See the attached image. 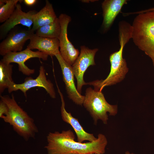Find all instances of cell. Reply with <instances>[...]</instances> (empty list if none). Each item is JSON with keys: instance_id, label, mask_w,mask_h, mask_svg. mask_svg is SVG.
Returning <instances> with one entry per match:
<instances>
[{"instance_id": "obj_1", "label": "cell", "mask_w": 154, "mask_h": 154, "mask_svg": "<svg viewBox=\"0 0 154 154\" xmlns=\"http://www.w3.org/2000/svg\"><path fill=\"white\" fill-rule=\"evenodd\" d=\"M45 146L48 154H66L73 153L87 154L92 153L103 154L107 144L105 136L99 134L96 140L85 143L75 141V137L70 129L50 132L47 136Z\"/></svg>"}, {"instance_id": "obj_2", "label": "cell", "mask_w": 154, "mask_h": 154, "mask_svg": "<svg viewBox=\"0 0 154 154\" xmlns=\"http://www.w3.org/2000/svg\"><path fill=\"white\" fill-rule=\"evenodd\" d=\"M1 100L5 102L8 111L2 119L12 126L17 133L26 141L35 137L38 132L34 120L17 104L13 94L10 97L8 95H0Z\"/></svg>"}, {"instance_id": "obj_3", "label": "cell", "mask_w": 154, "mask_h": 154, "mask_svg": "<svg viewBox=\"0 0 154 154\" xmlns=\"http://www.w3.org/2000/svg\"><path fill=\"white\" fill-rule=\"evenodd\" d=\"M138 13L131 25V38L151 59L154 66V11Z\"/></svg>"}, {"instance_id": "obj_4", "label": "cell", "mask_w": 154, "mask_h": 154, "mask_svg": "<svg viewBox=\"0 0 154 154\" xmlns=\"http://www.w3.org/2000/svg\"><path fill=\"white\" fill-rule=\"evenodd\" d=\"M119 38L120 47L118 51L110 55L111 67L108 76L104 80H96L87 83V84L93 86L94 89L96 90L102 91L105 87L121 82L128 72L125 60L123 57V52L125 45L131 38V36L128 33L121 31L119 33Z\"/></svg>"}, {"instance_id": "obj_5", "label": "cell", "mask_w": 154, "mask_h": 154, "mask_svg": "<svg viewBox=\"0 0 154 154\" xmlns=\"http://www.w3.org/2000/svg\"><path fill=\"white\" fill-rule=\"evenodd\" d=\"M85 97L83 105L89 112L95 124L99 119L106 124L108 119L107 112L110 115L113 116L117 114V106L109 104L102 91L89 87L86 90Z\"/></svg>"}, {"instance_id": "obj_6", "label": "cell", "mask_w": 154, "mask_h": 154, "mask_svg": "<svg viewBox=\"0 0 154 154\" xmlns=\"http://www.w3.org/2000/svg\"><path fill=\"white\" fill-rule=\"evenodd\" d=\"M34 31L17 26L12 29L0 43V54L4 56L10 52L22 51L26 42L30 40Z\"/></svg>"}, {"instance_id": "obj_7", "label": "cell", "mask_w": 154, "mask_h": 154, "mask_svg": "<svg viewBox=\"0 0 154 154\" xmlns=\"http://www.w3.org/2000/svg\"><path fill=\"white\" fill-rule=\"evenodd\" d=\"M80 48L79 55L72 67L77 80V90L81 94L83 86L87 85L84 79V73L89 66L96 65L94 57L98 49H90L84 45Z\"/></svg>"}, {"instance_id": "obj_8", "label": "cell", "mask_w": 154, "mask_h": 154, "mask_svg": "<svg viewBox=\"0 0 154 154\" xmlns=\"http://www.w3.org/2000/svg\"><path fill=\"white\" fill-rule=\"evenodd\" d=\"M35 87L42 88L51 98H56V94L53 84L50 80L47 79L45 70L43 66H40L39 74L36 78L33 79L31 77H27L23 83L19 84L14 83L8 90L9 93L19 90L27 97V91Z\"/></svg>"}, {"instance_id": "obj_9", "label": "cell", "mask_w": 154, "mask_h": 154, "mask_svg": "<svg viewBox=\"0 0 154 154\" xmlns=\"http://www.w3.org/2000/svg\"><path fill=\"white\" fill-rule=\"evenodd\" d=\"M58 18L61 27V32L58 38L60 43V52L63 59L72 66L78 58L80 52L68 38L67 28L71 18L68 15L63 13L60 15Z\"/></svg>"}, {"instance_id": "obj_10", "label": "cell", "mask_w": 154, "mask_h": 154, "mask_svg": "<svg viewBox=\"0 0 154 154\" xmlns=\"http://www.w3.org/2000/svg\"><path fill=\"white\" fill-rule=\"evenodd\" d=\"M48 56L38 50L34 51L27 48L20 52H9L3 56L1 60L7 63L17 64L19 71L24 75L29 76L34 73L35 70L29 68L25 64V62L28 60L34 58H38L43 60H46Z\"/></svg>"}, {"instance_id": "obj_11", "label": "cell", "mask_w": 154, "mask_h": 154, "mask_svg": "<svg viewBox=\"0 0 154 154\" xmlns=\"http://www.w3.org/2000/svg\"><path fill=\"white\" fill-rule=\"evenodd\" d=\"M61 69L63 80L69 98L76 104L82 105L85 99V96L79 93L74 82V74L72 66L68 64L62 57L60 52L56 56Z\"/></svg>"}, {"instance_id": "obj_12", "label": "cell", "mask_w": 154, "mask_h": 154, "mask_svg": "<svg viewBox=\"0 0 154 154\" xmlns=\"http://www.w3.org/2000/svg\"><path fill=\"white\" fill-rule=\"evenodd\" d=\"M37 12L30 10L26 13L23 11L20 4H17L13 13L0 26V38L4 39L9 32L18 24H21L31 29L33 24V16Z\"/></svg>"}, {"instance_id": "obj_13", "label": "cell", "mask_w": 154, "mask_h": 154, "mask_svg": "<svg viewBox=\"0 0 154 154\" xmlns=\"http://www.w3.org/2000/svg\"><path fill=\"white\" fill-rule=\"evenodd\" d=\"M57 88L61 101L60 111L62 119L73 128L77 135V141L80 143H82L84 141L92 142L96 140L97 138L93 134L87 133L84 130L77 119L73 117L70 113L66 111L63 96L58 86Z\"/></svg>"}, {"instance_id": "obj_14", "label": "cell", "mask_w": 154, "mask_h": 154, "mask_svg": "<svg viewBox=\"0 0 154 154\" xmlns=\"http://www.w3.org/2000/svg\"><path fill=\"white\" fill-rule=\"evenodd\" d=\"M59 48L58 38L39 37L34 33L31 37L27 48L31 50L37 49L48 55L55 56L60 52Z\"/></svg>"}, {"instance_id": "obj_15", "label": "cell", "mask_w": 154, "mask_h": 154, "mask_svg": "<svg viewBox=\"0 0 154 154\" xmlns=\"http://www.w3.org/2000/svg\"><path fill=\"white\" fill-rule=\"evenodd\" d=\"M127 1L126 0H105L102 2V25L105 30L110 27L122 7L127 3Z\"/></svg>"}, {"instance_id": "obj_16", "label": "cell", "mask_w": 154, "mask_h": 154, "mask_svg": "<svg viewBox=\"0 0 154 154\" xmlns=\"http://www.w3.org/2000/svg\"><path fill=\"white\" fill-rule=\"evenodd\" d=\"M57 18L52 4L46 0L45 6L33 15L31 29L34 31H36L40 27L53 23Z\"/></svg>"}, {"instance_id": "obj_17", "label": "cell", "mask_w": 154, "mask_h": 154, "mask_svg": "<svg viewBox=\"0 0 154 154\" xmlns=\"http://www.w3.org/2000/svg\"><path fill=\"white\" fill-rule=\"evenodd\" d=\"M13 66L0 61V94L15 83L12 78Z\"/></svg>"}, {"instance_id": "obj_18", "label": "cell", "mask_w": 154, "mask_h": 154, "mask_svg": "<svg viewBox=\"0 0 154 154\" xmlns=\"http://www.w3.org/2000/svg\"><path fill=\"white\" fill-rule=\"evenodd\" d=\"M61 32V27L58 17L52 23L38 28L35 34L38 36L58 38Z\"/></svg>"}, {"instance_id": "obj_19", "label": "cell", "mask_w": 154, "mask_h": 154, "mask_svg": "<svg viewBox=\"0 0 154 154\" xmlns=\"http://www.w3.org/2000/svg\"><path fill=\"white\" fill-rule=\"evenodd\" d=\"M19 0H7L5 4L0 7V23H4L14 12Z\"/></svg>"}, {"instance_id": "obj_20", "label": "cell", "mask_w": 154, "mask_h": 154, "mask_svg": "<svg viewBox=\"0 0 154 154\" xmlns=\"http://www.w3.org/2000/svg\"><path fill=\"white\" fill-rule=\"evenodd\" d=\"M8 111V107L6 103L0 100V117L2 119L6 114Z\"/></svg>"}, {"instance_id": "obj_21", "label": "cell", "mask_w": 154, "mask_h": 154, "mask_svg": "<svg viewBox=\"0 0 154 154\" xmlns=\"http://www.w3.org/2000/svg\"><path fill=\"white\" fill-rule=\"evenodd\" d=\"M23 1L26 5L29 6H31L35 4L37 1V0H24Z\"/></svg>"}, {"instance_id": "obj_22", "label": "cell", "mask_w": 154, "mask_h": 154, "mask_svg": "<svg viewBox=\"0 0 154 154\" xmlns=\"http://www.w3.org/2000/svg\"><path fill=\"white\" fill-rule=\"evenodd\" d=\"M154 11V7L153 8H151L150 9H148L146 10H144L140 11L141 12H143L148 11Z\"/></svg>"}, {"instance_id": "obj_23", "label": "cell", "mask_w": 154, "mask_h": 154, "mask_svg": "<svg viewBox=\"0 0 154 154\" xmlns=\"http://www.w3.org/2000/svg\"><path fill=\"white\" fill-rule=\"evenodd\" d=\"M125 154H133V153H129V152L127 151L125 153Z\"/></svg>"}, {"instance_id": "obj_24", "label": "cell", "mask_w": 154, "mask_h": 154, "mask_svg": "<svg viewBox=\"0 0 154 154\" xmlns=\"http://www.w3.org/2000/svg\"><path fill=\"white\" fill-rule=\"evenodd\" d=\"M66 154H79L78 153H68Z\"/></svg>"}, {"instance_id": "obj_25", "label": "cell", "mask_w": 154, "mask_h": 154, "mask_svg": "<svg viewBox=\"0 0 154 154\" xmlns=\"http://www.w3.org/2000/svg\"><path fill=\"white\" fill-rule=\"evenodd\" d=\"M87 154H98L97 153H90Z\"/></svg>"}]
</instances>
